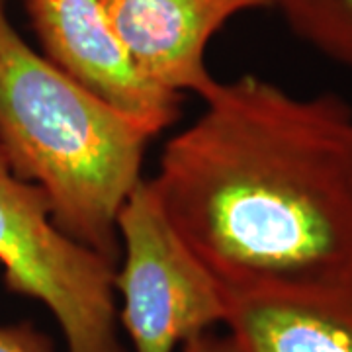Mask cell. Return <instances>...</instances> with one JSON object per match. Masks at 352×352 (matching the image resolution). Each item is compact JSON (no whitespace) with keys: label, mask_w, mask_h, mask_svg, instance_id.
Returning a JSON list of instances; mask_svg holds the SVG:
<instances>
[{"label":"cell","mask_w":352,"mask_h":352,"mask_svg":"<svg viewBox=\"0 0 352 352\" xmlns=\"http://www.w3.org/2000/svg\"><path fill=\"white\" fill-rule=\"evenodd\" d=\"M149 182L223 288L352 276V110L337 94L217 80Z\"/></svg>","instance_id":"1"},{"label":"cell","mask_w":352,"mask_h":352,"mask_svg":"<svg viewBox=\"0 0 352 352\" xmlns=\"http://www.w3.org/2000/svg\"><path fill=\"white\" fill-rule=\"evenodd\" d=\"M0 139L43 190L55 223L113 263L118 215L143 180L153 135L59 71L14 28L0 0Z\"/></svg>","instance_id":"2"},{"label":"cell","mask_w":352,"mask_h":352,"mask_svg":"<svg viewBox=\"0 0 352 352\" xmlns=\"http://www.w3.org/2000/svg\"><path fill=\"white\" fill-rule=\"evenodd\" d=\"M116 264L55 223L43 190L14 168L0 139V268L4 286L39 302L67 352H126Z\"/></svg>","instance_id":"3"},{"label":"cell","mask_w":352,"mask_h":352,"mask_svg":"<svg viewBox=\"0 0 352 352\" xmlns=\"http://www.w3.org/2000/svg\"><path fill=\"white\" fill-rule=\"evenodd\" d=\"M122 263L113 288L133 352H175L226 319V288L178 235L149 180L118 215Z\"/></svg>","instance_id":"4"},{"label":"cell","mask_w":352,"mask_h":352,"mask_svg":"<svg viewBox=\"0 0 352 352\" xmlns=\"http://www.w3.org/2000/svg\"><path fill=\"white\" fill-rule=\"evenodd\" d=\"M45 59L153 138L180 118L182 94L139 71L100 0H25Z\"/></svg>","instance_id":"5"},{"label":"cell","mask_w":352,"mask_h":352,"mask_svg":"<svg viewBox=\"0 0 352 352\" xmlns=\"http://www.w3.org/2000/svg\"><path fill=\"white\" fill-rule=\"evenodd\" d=\"M139 71L155 85L201 100L217 85L208 45L237 14L272 8L274 0H100Z\"/></svg>","instance_id":"6"},{"label":"cell","mask_w":352,"mask_h":352,"mask_svg":"<svg viewBox=\"0 0 352 352\" xmlns=\"http://www.w3.org/2000/svg\"><path fill=\"white\" fill-rule=\"evenodd\" d=\"M237 352H352V276L226 288Z\"/></svg>","instance_id":"7"},{"label":"cell","mask_w":352,"mask_h":352,"mask_svg":"<svg viewBox=\"0 0 352 352\" xmlns=\"http://www.w3.org/2000/svg\"><path fill=\"white\" fill-rule=\"evenodd\" d=\"M272 8L307 45L352 71V0H274Z\"/></svg>","instance_id":"8"},{"label":"cell","mask_w":352,"mask_h":352,"mask_svg":"<svg viewBox=\"0 0 352 352\" xmlns=\"http://www.w3.org/2000/svg\"><path fill=\"white\" fill-rule=\"evenodd\" d=\"M0 352H55L53 342L32 323H0Z\"/></svg>","instance_id":"9"},{"label":"cell","mask_w":352,"mask_h":352,"mask_svg":"<svg viewBox=\"0 0 352 352\" xmlns=\"http://www.w3.org/2000/svg\"><path fill=\"white\" fill-rule=\"evenodd\" d=\"M182 352H237L227 335H215L214 331H206L196 335L182 344Z\"/></svg>","instance_id":"10"}]
</instances>
